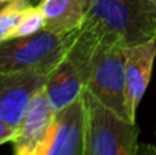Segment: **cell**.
<instances>
[{"label": "cell", "mask_w": 156, "mask_h": 155, "mask_svg": "<svg viewBox=\"0 0 156 155\" xmlns=\"http://www.w3.org/2000/svg\"><path fill=\"white\" fill-rule=\"evenodd\" d=\"M81 26L122 38L126 45L152 40L156 38V0H90Z\"/></svg>", "instance_id": "6da1fadb"}, {"label": "cell", "mask_w": 156, "mask_h": 155, "mask_svg": "<svg viewBox=\"0 0 156 155\" xmlns=\"http://www.w3.org/2000/svg\"><path fill=\"white\" fill-rule=\"evenodd\" d=\"M101 37L93 27L81 26L74 43L48 74L44 91L55 111L73 103L85 89Z\"/></svg>", "instance_id": "7a4b0ae2"}, {"label": "cell", "mask_w": 156, "mask_h": 155, "mask_svg": "<svg viewBox=\"0 0 156 155\" xmlns=\"http://www.w3.org/2000/svg\"><path fill=\"white\" fill-rule=\"evenodd\" d=\"M83 104L82 155H134L138 146L137 124L121 118L97 102L88 91Z\"/></svg>", "instance_id": "3957f363"}, {"label": "cell", "mask_w": 156, "mask_h": 155, "mask_svg": "<svg viewBox=\"0 0 156 155\" xmlns=\"http://www.w3.org/2000/svg\"><path fill=\"white\" fill-rule=\"evenodd\" d=\"M80 29L70 33L41 30L25 37L0 43V74L38 70L51 73L77 38Z\"/></svg>", "instance_id": "277c9868"}, {"label": "cell", "mask_w": 156, "mask_h": 155, "mask_svg": "<svg viewBox=\"0 0 156 155\" xmlns=\"http://www.w3.org/2000/svg\"><path fill=\"white\" fill-rule=\"evenodd\" d=\"M125 47L122 38L103 36L85 91L116 115L129 120L125 91Z\"/></svg>", "instance_id": "5b68a950"}, {"label": "cell", "mask_w": 156, "mask_h": 155, "mask_svg": "<svg viewBox=\"0 0 156 155\" xmlns=\"http://www.w3.org/2000/svg\"><path fill=\"white\" fill-rule=\"evenodd\" d=\"M56 111L52 109L44 87L33 95L25 117L12 139L14 155H43Z\"/></svg>", "instance_id": "8992f818"}, {"label": "cell", "mask_w": 156, "mask_h": 155, "mask_svg": "<svg viewBox=\"0 0 156 155\" xmlns=\"http://www.w3.org/2000/svg\"><path fill=\"white\" fill-rule=\"evenodd\" d=\"M48 74L38 70L0 74V121L18 128L33 95L44 87Z\"/></svg>", "instance_id": "52a82bcc"}, {"label": "cell", "mask_w": 156, "mask_h": 155, "mask_svg": "<svg viewBox=\"0 0 156 155\" xmlns=\"http://www.w3.org/2000/svg\"><path fill=\"white\" fill-rule=\"evenodd\" d=\"M125 54V91L129 120L136 122L137 109L151 81L156 58V38L126 45Z\"/></svg>", "instance_id": "ba28073f"}, {"label": "cell", "mask_w": 156, "mask_h": 155, "mask_svg": "<svg viewBox=\"0 0 156 155\" xmlns=\"http://www.w3.org/2000/svg\"><path fill=\"white\" fill-rule=\"evenodd\" d=\"M83 104L78 98L56 111L43 155H82Z\"/></svg>", "instance_id": "9c48e42d"}, {"label": "cell", "mask_w": 156, "mask_h": 155, "mask_svg": "<svg viewBox=\"0 0 156 155\" xmlns=\"http://www.w3.org/2000/svg\"><path fill=\"white\" fill-rule=\"evenodd\" d=\"M90 0H40L37 7L44 16V30L70 33L81 29Z\"/></svg>", "instance_id": "30bf717a"}, {"label": "cell", "mask_w": 156, "mask_h": 155, "mask_svg": "<svg viewBox=\"0 0 156 155\" xmlns=\"http://www.w3.org/2000/svg\"><path fill=\"white\" fill-rule=\"evenodd\" d=\"M32 5L30 0H14L0 10V43L11 37L25 11Z\"/></svg>", "instance_id": "8fae6325"}, {"label": "cell", "mask_w": 156, "mask_h": 155, "mask_svg": "<svg viewBox=\"0 0 156 155\" xmlns=\"http://www.w3.org/2000/svg\"><path fill=\"white\" fill-rule=\"evenodd\" d=\"M41 30H44L43 13L40 11V8H38L37 5H32V7H29L25 11V14L22 15L18 26L14 29L10 38L25 37V36H30V34H34V33H38V32H41Z\"/></svg>", "instance_id": "7c38bea8"}, {"label": "cell", "mask_w": 156, "mask_h": 155, "mask_svg": "<svg viewBox=\"0 0 156 155\" xmlns=\"http://www.w3.org/2000/svg\"><path fill=\"white\" fill-rule=\"evenodd\" d=\"M16 128L4 124L3 121H0V146L4 144L7 142H12V139L15 137Z\"/></svg>", "instance_id": "4fadbf2b"}, {"label": "cell", "mask_w": 156, "mask_h": 155, "mask_svg": "<svg viewBox=\"0 0 156 155\" xmlns=\"http://www.w3.org/2000/svg\"><path fill=\"white\" fill-rule=\"evenodd\" d=\"M134 155H156V147L149 143H138Z\"/></svg>", "instance_id": "5bb4252c"}, {"label": "cell", "mask_w": 156, "mask_h": 155, "mask_svg": "<svg viewBox=\"0 0 156 155\" xmlns=\"http://www.w3.org/2000/svg\"><path fill=\"white\" fill-rule=\"evenodd\" d=\"M10 2H14V0H0V3H10Z\"/></svg>", "instance_id": "9a60e30c"}, {"label": "cell", "mask_w": 156, "mask_h": 155, "mask_svg": "<svg viewBox=\"0 0 156 155\" xmlns=\"http://www.w3.org/2000/svg\"><path fill=\"white\" fill-rule=\"evenodd\" d=\"M5 4H7V3H0V10H2V8H3V7H4V5H5Z\"/></svg>", "instance_id": "2e32d148"}, {"label": "cell", "mask_w": 156, "mask_h": 155, "mask_svg": "<svg viewBox=\"0 0 156 155\" xmlns=\"http://www.w3.org/2000/svg\"><path fill=\"white\" fill-rule=\"evenodd\" d=\"M155 136H156V132H155ZM155 147H156V146H155Z\"/></svg>", "instance_id": "e0dca14e"}]
</instances>
